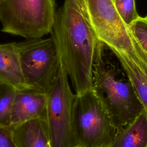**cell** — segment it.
<instances>
[{
  "instance_id": "cell-19",
  "label": "cell",
  "mask_w": 147,
  "mask_h": 147,
  "mask_svg": "<svg viewBox=\"0 0 147 147\" xmlns=\"http://www.w3.org/2000/svg\"><path fill=\"white\" fill-rule=\"evenodd\" d=\"M145 18H146V20H147V16H146Z\"/></svg>"
},
{
  "instance_id": "cell-6",
  "label": "cell",
  "mask_w": 147,
  "mask_h": 147,
  "mask_svg": "<svg viewBox=\"0 0 147 147\" xmlns=\"http://www.w3.org/2000/svg\"><path fill=\"white\" fill-rule=\"evenodd\" d=\"M22 71L30 87L46 93L60 68L57 47L52 36L16 42Z\"/></svg>"
},
{
  "instance_id": "cell-11",
  "label": "cell",
  "mask_w": 147,
  "mask_h": 147,
  "mask_svg": "<svg viewBox=\"0 0 147 147\" xmlns=\"http://www.w3.org/2000/svg\"><path fill=\"white\" fill-rule=\"evenodd\" d=\"M108 147H147V114L145 110L118 134Z\"/></svg>"
},
{
  "instance_id": "cell-8",
  "label": "cell",
  "mask_w": 147,
  "mask_h": 147,
  "mask_svg": "<svg viewBox=\"0 0 147 147\" xmlns=\"http://www.w3.org/2000/svg\"><path fill=\"white\" fill-rule=\"evenodd\" d=\"M0 84L16 91L33 90L24 78L16 42L0 44Z\"/></svg>"
},
{
  "instance_id": "cell-20",
  "label": "cell",
  "mask_w": 147,
  "mask_h": 147,
  "mask_svg": "<svg viewBox=\"0 0 147 147\" xmlns=\"http://www.w3.org/2000/svg\"><path fill=\"white\" fill-rule=\"evenodd\" d=\"M80 1H81V0H80Z\"/></svg>"
},
{
  "instance_id": "cell-4",
  "label": "cell",
  "mask_w": 147,
  "mask_h": 147,
  "mask_svg": "<svg viewBox=\"0 0 147 147\" xmlns=\"http://www.w3.org/2000/svg\"><path fill=\"white\" fill-rule=\"evenodd\" d=\"M72 130L76 145L82 147H108L117 134L108 113L92 88L76 96Z\"/></svg>"
},
{
  "instance_id": "cell-15",
  "label": "cell",
  "mask_w": 147,
  "mask_h": 147,
  "mask_svg": "<svg viewBox=\"0 0 147 147\" xmlns=\"http://www.w3.org/2000/svg\"><path fill=\"white\" fill-rule=\"evenodd\" d=\"M0 147H17L12 127L0 125Z\"/></svg>"
},
{
  "instance_id": "cell-16",
  "label": "cell",
  "mask_w": 147,
  "mask_h": 147,
  "mask_svg": "<svg viewBox=\"0 0 147 147\" xmlns=\"http://www.w3.org/2000/svg\"><path fill=\"white\" fill-rule=\"evenodd\" d=\"M74 147H82V146H79V145H76V146H74Z\"/></svg>"
},
{
  "instance_id": "cell-7",
  "label": "cell",
  "mask_w": 147,
  "mask_h": 147,
  "mask_svg": "<svg viewBox=\"0 0 147 147\" xmlns=\"http://www.w3.org/2000/svg\"><path fill=\"white\" fill-rule=\"evenodd\" d=\"M47 118V95L35 90L16 91L11 117V127Z\"/></svg>"
},
{
  "instance_id": "cell-1",
  "label": "cell",
  "mask_w": 147,
  "mask_h": 147,
  "mask_svg": "<svg viewBox=\"0 0 147 147\" xmlns=\"http://www.w3.org/2000/svg\"><path fill=\"white\" fill-rule=\"evenodd\" d=\"M60 61L75 94L91 89V75L98 38L87 20L80 0H64L56 10L51 30Z\"/></svg>"
},
{
  "instance_id": "cell-9",
  "label": "cell",
  "mask_w": 147,
  "mask_h": 147,
  "mask_svg": "<svg viewBox=\"0 0 147 147\" xmlns=\"http://www.w3.org/2000/svg\"><path fill=\"white\" fill-rule=\"evenodd\" d=\"M12 129L17 147H47L50 144L45 119L31 120Z\"/></svg>"
},
{
  "instance_id": "cell-14",
  "label": "cell",
  "mask_w": 147,
  "mask_h": 147,
  "mask_svg": "<svg viewBox=\"0 0 147 147\" xmlns=\"http://www.w3.org/2000/svg\"><path fill=\"white\" fill-rule=\"evenodd\" d=\"M129 28L140 47L147 56V20L139 17Z\"/></svg>"
},
{
  "instance_id": "cell-17",
  "label": "cell",
  "mask_w": 147,
  "mask_h": 147,
  "mask_svg": "<svg viewBox=\"0 0 147 147\" xmlns=\"http://www.w3.org/2000/svg\"><path fill=\"white\" fill-rule=\"evenodd\" d=\"M47 147H51V145H50V144H49V145H48V146H47Z\"/></svg>"
},
{
  "instance_id": "cell-2",
  "label": "cell",
  "mask_w": 147,
  "mask_h": 147,
  "mask_svg": "<svg viewBox=\"0 0 147 147\" xmlns=\"http://www.w3.org/2000/svg\"><path fill=\"white\" fill-rule=\"evenodd\" d=\"M91 84L117 134L144 110L121 61L110 47L98 39L92 64Z\"/></svg>"
},
{
  "instance_id": "cell-18",
  "label": "cell",
  "mask_w": 147,
  "mask_h": 147,
  "mask_svg": "<svg viewBox=\"0 0 147 147\" xmlns=\"http://www.w3.org/2000/svg\"><path fill=\"white\" fill-rule=\"evenodd\" d=\"M2 1V0H0V3L1 2V1Z\"/></svg>"
},
{
  "instance_id": "cell-10",
  "label": "cell",
  "mask_w": 147,
  "mask_h": 147,
  "mask_svg": "<svg viewBox=\"0 0 147 147\" xmlns=\"http://www.w3.org/2000/svg\"><path fill=\"white\" fill-rule=\"evenodd\" d=\"M147 114V56L145 53L119 60Z\"/></svg>"
},
{
  "instance_id": "cell-12",
  "label": "cell",
  "mask_w": 147,
  "mask_h": 147,
  "mask_svg": "<svg viewBox=\"0 0 147 147\" xmlns=\"http://www.w3.org/2000/svg\"><path fill=\"white\" fill-rule=\"evenodd\" d=\"M16 90L0 84V125L11 127V117Z\"/></svg>"
},
{
  "instance_id": "cell-5",
  "label": "cell",
  "mask_w": 147,
  "mask_h": 147,
  "mask_svg": "<svg viewBox=\"0 0 147 147\" xmlns=\"http://www.w3.org/2000/svg\"><path fill=\"white\" fill-rule=\"evenodd\" d=\"M56 78L47 95V118L51 147H74L72 130L74 104L77 95L71 89L68 75L60 61Z\"/></svg>"
},
{
  "instance_id": "cell-13",
  "label": "cell",
  "mask_w": 147,
  "mask_h": 147,
  "mask_svg": "<svg viewBox=\"0 0 147 147\" xmlns=\"http://www.w3.org/2000/svg\"><path fill=\"white\" fill-rule=\"evenodd\" d=\"M111 1L119 15L127 26L140 17L136 10L135 0Z\"/></svg>"
},
{
  "instance_id": "cell-3",
  "label": "cell",
  "mask_w": 147,
  "mask_h": 147,
  "mask_svg": "<svg viewBox=\"0 0 147 147\" xmlns=\"http://www.w3.org/2000/svg\"><path fill=\"white\" fill-rule=\"evenodd\" d=\"M56 13L55 0H2L1 30L29 39L41 38L51 32Z\"/></svg>"
}]
</instances>
